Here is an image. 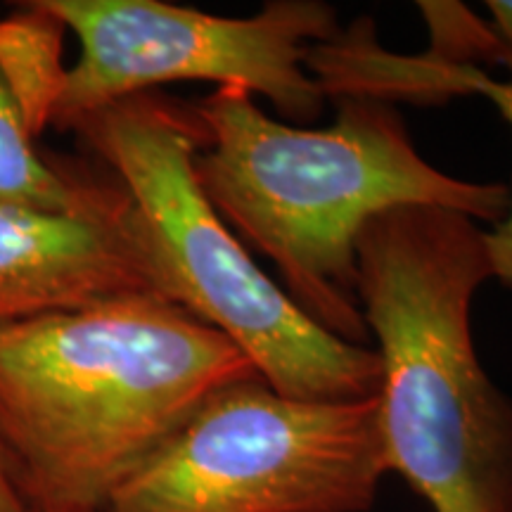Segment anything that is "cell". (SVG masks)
I'll list each match as a JSON object with an SVG mask.
<instances>
[{
	"instance_id": "6da1fadb",
	"label": "cell",
	"mask_w": 512,
	"mask_h": 512,
	"mask_svg": "<svg viewBox=\"0 0 512 512\" xmlns=\"http://www.w3.org/2000/svg\"><path fill=\"white\" fill-rule=\"evenodd\" d=\"M335 102L330 128H302L268 117L245 88H216L192 105L204 131L195 174L242 245L273 261L287 297L332 337L368 349L356 290L363 226L396 207L451 209L496 226L510 190L434 169L389 102Z\"/></svg>"
},
{
	"instance_id": "7a4b0ae2",
	"label": "cell",
	"mask_w": 512,
	"mask_h": 512,
	"mask_svg": "<svg viewBox=\"0 0 512 512\" xmlns=\"http://www.w3.org/2000/svg\"><path fill=\"white\" fill-rule=\"evenodd\" d=\"M254 377L162 294L0 325V444L34 512H100L207 396Z\"/></svg>"
},
{
	"instance_id": "3957f363",
	"label": "cell",
	"mask_w": 512,
	"mask_h": 512,
	"mask_svg": "<svg viewBox=\"0 0 512 512\" xmlns=\"http://www.w3.org/2000/svg\"><path fill=\"white\" fill-rule=\"evenodd\" d=\"M489 278L484 230L458 211L396 207L358 233L384 463L434 512H512V399L486 375L470 328Z\"/></svg>"
},
{
	"instance_id": "277c9868",
	"label": "cell",
	"mask_w": 512,
	"mask_h": 512,
	"mask_svg": "<svg viewBox=\"0 0 512 512\" xmlns=\"http://www.w3.org/2000/svg\"><path fill=\"white\" fill-rule=\"evenodd\" d=\"M72 131L131 197L166 299L226 335L283 396H377L375 349L342 342L313 323L211 207L195 174L204 131L192 105L140 93L88 114Z\"/></svg>"
},
{
	"instance_id": "5b68a950",
	"label": "cell",
	"mask_w": 512,
	"mask_h": 512,
	"mask_svg": "<svg viewBox=\"0 0 512 512\" xmlns=\"http://www.w3.org/2000/svg\"><path fill=\"white\" fill-rule=\"evenodd\" d=\"M387 475L377 399H290L264 377L207 396L100 512H366Z\"/></svg>"
},
{
	"instance_id": "8992f818",
	"label": "cell",
	"mask_w": 512,
	"mask_h": 512,
	"mask_svg": "<svg viewBox=\"0 0 512 512\" xmlns=\"http://www.w3.org/2000/svg\"><path fill=\"white\" fill-rule=\"evenodd\" d=\"M79 41L50 126L72 131L88 114L176 81H209L264 95L285 119L320 117L325 93L306 55L339 31L318 0H273L233 19L162 0H36Z\"/></svg>"
},
{
	"instance_id": "52a82bcc",
	"label": "cell",
	"mask_w": 512,
	"mask_h": 512,
	"mask_svg": "<svg viewBox=\"0 0 512 512\" xmlns=\"http://www.w3.org/2000/svg\"><path fill=\"white\" fill-rule=\"evenodd\" d=\"M128 294H162V280L124 185L74 211L0 200V325Z\"/></svg>"
},
{
	"instance_id": "ba28073f",
	"label": "cell",
	"mask_w": 512,
	"mask_h": 512,
	"mask_svg": "<svg viewBox=\"0 0 512 512\" xmlns=\"http://www.w3.org/2000/svg\"><path fill=\"white\" fill-rule=\"evenodd\" d=\"M22 107L0 74V200L74 211L110 200L121 183L110 171L53 162L38 150Z\"/></svg>"
},
{
	"instance_id": "9c48e42d",
	"label": "cell",
	"mask_w": 512,
	"mask_h": 512,
	"mask_svg": "<svg viewBox=\"0 0 512 512\" xmlns=\"http://www.w3.org/2000/svg\"><path fill=\"white\" fill-rule=\"evenodd\" d=\"M62 36V24L36 0L0 22V74L36 136L50 126L67 76Z\"/></svg>"
},
{
	"instance_id": "30bf717a",
	"label": "cell",
	"mask_w": 512,
	"mask_h": 512,
	"mask_svg": "<svg viewBox=\"0 0 512 512\" xmlns=\"http://www.w3.org/2000/svg\"><path fill=\"white\" fill-rule=\"evenodd\" d=\"M408 86H411L415 105H422V102L439 105L456 95H484L494 102L496 110L512 128V79H494L477 67H458V64L441 62L425 53L413 57L408 67ZM484 249L491 278L501 280L505 287H512V195L505 219L498 221L491 230H484Z\"/></svg>"
},
{
	"instance_id": "8fae6325",
	"label": "cell",
	"mask_w": 512,
	"mask_h": 512,
	"mask_svg": "<svg viewBox=\"0 0 512 512\" xmlns=\"http://www.w3.org/2000/svg\"><path fill=\"white\" fill-rule=\"evenodd\" d=\"M0 512H34L3 444H0Z\"/></svg>"
},
{
	"instance_id": "7c38bea8",
	"label": "cell",
	"mask_w": 512,
	"mask_h": 512,
	"mask_svg": "<svg viewBox=\"0 0 512 512\" xmlns=\"http://www.w3.org/2000/svg\"><path fill=\"white\" fill-rule=\"evenodd\" d=\"M489 24L494 27L505 53V67L512 72V0H489Z\"/></svg>"
}]
</instances>
